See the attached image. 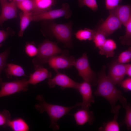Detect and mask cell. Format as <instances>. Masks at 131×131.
<instances>
[{"mask_svg": "<svg viewBox=\"0 0 131 131\" xmlns=\"http://www.w3.org/2000/svg\"><path fill=\"white\" fill-rule=\"evenodd\" d=\"M105 69V67H103L99 73L97 78L98 86L94 93L107 100L111 105V112L114 114H118L121 106L116 105L117 102L119 101L124 108L128 103L122 91L117 89L115 85L106 75Z\"/></svg>", "mask_w": 131, "mask_h": 131, "instance_id": "obj_1", "label": "cell"}, {"mask_svg": "<svg viewBox=\"0 0 131 131\" xmlns=\"http://www.w3.org/2000/svg\"><path fill=\"white\" fill-rule=\"evenodd\" d=\"M37 103L35 105L36 109L40 113L46 112L49 116L50 120L49 127L54 131L58 130L60 127L58 120L68 114L73 109L80 106V103L70 107L65 106L47 103L42 95H38L36 97Z\"/></svg>", "mask_w": 131, "mask_h": 131, "instance_id": "obj_2", "label": "cell"}, {"mask_svg": "<svg viewBox=\"0 0 131 131\" xmlns=\"http://www.w3.org/2000/svg\"><path fill=\"white\" fill-rule=\"evenodd\" d=\"M38 51L36 57L33 60L35 69L42 67L53 56L58 54H68L67 51L61 50L57 44L46 40L40 44L38 48Z\"/></svg>", "mask_w": 131, "mask_h": 131, "instance_id": "obj_3", "label": "cell"}, {"mask_svg": "<svg viewBox=\"0 0 131 131\" xmlns=\"http://www.w3.org/2000/svg\"><path fill=\"white\" fill-rule=\"evenodd\" d=\"M74 66L77 70L78 75L84 81L89 82L91 85L97 83V78L90 67L86 53H84L81 57L75 60Z\"/></svg>", "mask_w": 131, "mask_h": 131, "instance_id": "obj_4", "label": "cell"}, {"mask_svg": "<svg viewBox=\"0 0 131 131\" xmlns=\"http://www.w3.org/2000/svg\"><path fill=\"white\" fill-rule=\"evenodd\" d=\"M50 27L52 33L58 41L64 43L66 47H72V32L71 23L65 24L53 23Z\"/></svg>", "mask_w": 131, "mask_h": 131, "instance_id": "obj_5", "label": "cell"}, {"mask_svg": "<svg viewBox=\"0 0 131 131\" xmlns=\"http://www.w3.org/2000/svg\"><path fill=\"white\" fill-rule=\"evenodd\" d=\"M29 84L25 78L4 82L0 78V98L27 90Z\"/></svg>", "mask_w": 131, "mask_h": 131, "instance_id": "obj_6", "label": "cell"}, {"mask_svg": "<svg viewBox=\"0 0 131 131\" xmlns=\"http://www.w3.org/2000/svg\"><path fill=\"white\" fill-rule=\"evenodd\" d=\"M71 11L69 4L67 3L62 5L61 8L54 10H50L31 16L32 21H38L41 20H52L64 16L68 18L71 16Z\"/></svg>", "mask_w": 131, "mask_h": 131, "instance_id": "obj_7", "label": "cell"}, {"mask_svg": "<svg viewBox=\"0 0 131 131\" xmlns=\"http://www.w3.org/2000/svg\"><path fill=\"white\" fill-rule=\"evenodd\" d=\"M75 60L73 56H69L68 54H62L53 56L48 63L50 67L57 73L59 69H67L74 66Z\"/></svg>", "mask_w": 131, "mask_h": 131, "instance_id": "obj_8", "label": "cell"}, {"mask_svg": "<svg viewBox=\"0 0 131 131\" xmlns=\"http://www.w3.org/2000/svg\"><path fill=\"white\" fill-rule=\"evenodd\" d=\"M52 78L49 79L48 83L49 87L53 88L56 86H60L62 88H72L77 89L79 83L77 82L65 74L57 73Z\"/></svg>", "mask_w": 131, "mask_h": 131, "instance_id": "obj_9", "label": "cell"}, {"mask_svg": "<svg viewBox=\"0 0 131 131\" xmlns=\"http://www.w3.org/2000/svg\"><path fill=\"white\" fill-rule=\"evenodd\" d=\"M109 12L108 16L98 29L103 32L107 37L120 28L122 25L115 14L110 11Z\"/></svg>", "mask_w": 131, "mask_h": 131, "instance_id": "obj_10", "label": "cell"}, {"mask_svg": "<svg viewBox=\"0 0 131 131\" xmlns=\"http://www.w3.org/2000/svg\"><path fill=\"white\" fill-rule=\"evenodd\" d=\"M1 10L0 15V26L6 20L16 18L17 16V7L16 3L7 0H0Z\"/></svg>", "mask_w": 131, "mask_h": 131, "instance_id": "obj_11", "label": "cell"}, {"mask_svg": "<svg viewBox=\"0 0 131 131\" xmlns=\"http://www.w3.org/2000/svg\"><path fill=\"white\" fill-rule=\"evenodd\" d=\"M91 86L90 83L85 81L79 84L76 90L82 97V101L80 103L82 108H89L91 103L95 102Z\"/></svg>", "mask_w": 131, "mask_h": 131, "instance_id": "obj_12", "label": "cell"}, {"mask_svg": "<svg viewBox=\"0 0 131 131\" xmlns=\"http://www.w3.org/2000/svg\"><path fill=\"white\" fill-rule=\"evenodd\" d=\"M126 64L115 61L110 67L107 76L115 85L120 84L126 75Z\"/></svg>", "mask_w": 131, "mask_h": 131, "instance_id": "obj_13", "label": "cell"}, {"mask_svg": "<svg viewBox=\"0 0 131 131\" xmlns=\"http://www.w3.org/2000/svg\"><path fill=\"white\" fill-rule=\"evenodd\" d=\"M76 124L82 125L86 123L91 125L94 119L93 112L89 108H82L78 110L73 115Z\"/></svg>", "mask_w": 131, "mask_h": 131, "instance_id": "obj_14", "label": "cell"}, {"mask_svg": "<svg viewBox=\"0 0 131 131\" xmlns=\"http://www.w3.org/2000/svg\"><path fill=\"white\" fill-rule=\"evenodd\" d=\"M109 11L115 14L124 26L131 19V7L130 5H119L114 9Z\"/></svg>", "mask_w": 131, "mask_h": 131, "instance_id": "obj_15", "label": "cell"}, {"mask_svg": "<svg viewBox=\"0 0 131 131\" xmlns=\"http://www.w3.org/2000/svg\"><path fill=\"white\" fill-rule=\"evenodd\" d=\"M35 70L34 72L30 74L28 80L29 84L35 85L46 79L51 78V73L43 66L37 68Z\"/></svg>", "mask_w": 131, "mask_h": 131, "instance_id": "obj_16", "label": "cell"}, {"mask_svg": "<svg viewBox=\"0 0 131 131\" xmlns=\"http://www.w3.org/2000/svg\"><path fill=\"white\" fill-rule=\"evenodd\" d=\"M34 8L32 15H37L51 10L55 0H33Z\"/></svg>", "mask_w": 131, "mask_h": 131, "instance_id": "obj_17", "label": "cell"}, {"mask_svg": "<svg viewBox=\"0 0 131 131\" xmlns=\"http://www.w3.org/2000/svg\"><path fill=\"white\" fill-rule=\"evenodd\" d=\"M117 47L115 41L111 39H106L102 46L99 49V54L105 56L106 57H113L115 50Z\"/></svg>", "mask_w": 131, "mask_h": 131, "instance_id": "obj_18", "label": "cell"}, {"mask_svg": "<svg viewBox=\"0 0 131 131\" xmlns=\"http://www.w3.org/2000/svg\"><path fill=\"white\" fill-rule=\"evenodd\" d=\"M4 69L6 75L8 78L12 76L21 77L26 76L23 68L19 65L13 63L8 64Z\"/></svg>", "mask_w": 131, "mask_h": 131, "instance_id": "obj_19", "label": "cell"}, {"mask_svg": "<svg viewBox=\"0 0 131 131\" xmlns=\"http://www.w3.org/2000/svg\"><path fill=\"white\" fill-rule=\"evenodd\" d=\"M8 126L14 131H28L29 126L25 121L21 118L10 120Z\"/></svg>", "mask_w": 131, "mask_h": 131, "instance_id": "obj_20", "label": "cell"}, {"mask_svg": "<svg viewBox=\"0 0 131 131\" xmlns=\"http://www.w3.org/2000/svg\"><path fill=\"white\" fill-rule=\"evenodd\" d=\"M96 31L85 28L78 31L75 34V37L80 41L93 40Z\"/></svg>", "mask_w": 131, "mask_h": 131, "instance_id": "obj_21", "label": "cell"}, {"mask_svg": "<svg viewBox=\"0 0 131 131\" xmlns=\"http://www.w3.org/2000/svg\"><path fill=\"white\" fill-rule=\"evenodd\" d=\"M32 15L31 13L23 12L20 15V29L18 33L19 36H23L25 31L32 21Z\"/></svg>", "mask_w": 131, "mask_h": 131, "instance_id": "obj_22", "label": "cell"}, {"mask_svg": "<svg viewBox=\"0 0 131 131\" xmlns=\"http://www.w3.org/2000/svg\"><path fill=\"white\" fill-rule=\"evenodd\" d=\"M118 114L114 115L113 119L103 123L102 126L99 128V130L103 131H119L120 129L117 121Z\"/></svg>", "mask_w": 131, "mask_h": 131, "instance_id": "obj_23", "label": "cell"}, {"mask_svg": "<svg viewBox=\"0 0 131 131\" xmlns=\"http://www.w3.org/2000/svg\"><path fill=\"white\" fill-rule=\"evenodd\" d=\"M16 3L17 7L22 12L31 13L32 15L34 8L33 0H25Z\"/></svg>", "mask_w": 131, "mask_h": 131, "instance_id": "obj_24", "label": "cell"}, {"mask_svg": "<svg viewBox=\"0 0 131 131\" xmlns=\"http://www.w3.org/2000/svg\"><path fill=\"white\" fill-rule=\"evenodd\" d=\"M125 26V34L124 36H121L119 39L122 44L130 46L131 44V19Z\"/></svg>", "mask_w": 131, "mask_h": 131, "instance_id": "obj_25", "label": "cell"}, {"mask_svg": "<svg viewBox=\"0 0 131 131\" xmlns=\"http://www.w3.org/2000/svg\"><path fill=\"white\" fill-rule=\"evenodd\" d=\"M106 37L103 32L97 30L96 31L93 39L95 46L99 49L105 42Z\"/></svg>", "mask_w": 131, "mask_h": 131, "instance_id": "obj_26", "label": "cell"}, {"mask_svg": "<svg viewBox=\"0 0 131 131\" xmlns=\"http://www.w3.org/2000/svg\"><path fill=\"white\" fill-rule=\"evenodd\" d=\"M131 61V48L121 52L119 55L116 61L123 64L129 63Z\"/></svg>", "mask_w": 131, "mask_h": 131, "instance_id": "obj_27", "label": "cell"}, {"mask_svg": "<svg viewBox=\"0 0 131 131\" xmlns=\"http://www.w3.org/2000/svg\"><path fill=\"white\" fill-rule=\"evenodd\" d=\"M11 120V115L9 111L4 109L0 111V126L5 128L8 126Z\"/></svg>", "mask_w": 131, "mask_h": 131, "instance_id": "obj_28", "label": "cell"}, {"mask_svg": "<svg viewBox=\"0 0 131 131\" xmlns=\"http://www.w3.org/2000/svg\"><path fill=\"white\" fill-rule=\"evenodd\" d=\"M78 5L80 7L86 6L94 12L97 10L98 8L96 0H78Z\"/></svg>", "mask_w": 131, "mask_h": 131, "instance_id": "obj_29", "label": "cell"}, {"mask_svg": "<svg viewBox=\"0 0 131 131\" xmlns=\"http://www.w3.org/2000/svg\"><path fill=\"white\" fill-rule=\"evenodd\" d=\"M126 113L124 119L122 124L126 125L127 129L128 130L131 129V106L130 103H128L125 108Z\"/></svg>", "mask_w": 131, "mask_h": 131, "instance_id": "obj_30", "label": "cell"}, {"mask_svg": "<svg viewBox=\"0 0 131 131\" xmlns=\"http://www.w3.org/2000/svg\"><path fill=\"white\" fill-rule=\"evenodd\" d=\"M25 51L28 56L31 57L36 56L37 54L38 49L33 44L27 42L25 46Z\"/></svg>", "mask_w": 131, "mask_h": 131, "instance_id": "obj_31", "label": "cell"}, {"mask_svg": "<svg viewBox=\"0 0 131 131\" xmlns=\"http://www.w3.org/2000/svg\"><path fill=\"white\" fill-rule=\"evenodd\" d=\"M9 53V49L0 53V76L2 71L6 66V62Z\"/></svg>", "mask_w": 131, "mask_h": 131, "instance_id": "obj_32", "label": "cell"}, {"mask_svg": "<svg viewBox=\"0 0 131 131\" xmlns=\"http://www.w3.org/2000/svg\"><path fill=\"white\" fill-rule=\"evenodd\" d=\"M122 0H105L106 7L109 10H112L119 5Z\"/></svg>", "mask_w": 131, "mask_h": 131, "instance_id": "obj_33", "label": "cell"}, {"mask_svg": "<svg viewBox=\"0 0 131 131\" xmlns=\"http://www.w3.org/2000/svg\"><path fill=\"white\" fill-rule=\"evenodd\" d=\"M121 86L126 91L131 90V78H128L123 80L120 83Z\"/></svg>", "mask_w": 131, "mask_h": 131, "instance_id": "obj_34", "label": "cell"}, {"mask_svg": "<svg viewBox=\"0 0 131 131\" xmlns=\"http://www.w3.org/2000/svg\"><path fill=\"white\" fill-rule=\"evenodd\" d=\"M11 34L10 32L8 31L0 30V47L1 46L3 42Z\"/></svg>", "mask_w": 131, "mask_h": 131, "instance_id": "obj_35", "label": "cell"}, {"mask_svg": "<svg viewBox=\"0 0 131 131\" xmlns=\"http://www.w3.org/2000/svg\"><path fill=\"white\" fill-rule=\"evenodd\" d=\"M126 74L129 77H131V64L128 63L126 64Z\"/></svg>", "mask_w": 131, "mask_h": 131, "instance_id": "obj_36", "label": "cell"}, {"mask_svg": "<svg viewBox=\"0 0 131 131\" xmlns=\"http://www.w3.org/2000/svg\"><path fill=\"white\" fill-rule=\"evenodd\" d=\"M10 1H14L16 3L18 2H21L22 1H23L25 0H9Z\"/></svg>", "mask_w": 131, "mask_h": 131, "instance_id": "obj_37", "label": "cell"}, {"mask_svg": "<svg viewBox=\"0 0 131 131\" xmlns=\"http://www.w3.org/2000/svg\"></svg>", "mask_w": 131, "mask_h": 131, "instance_id": "obj_38", "label": "cell"}, {"mask_svg": "<svg viewBox=\"0 0 131 131\" xmlns=\"http://www.w3.org/2000/svg\"></svg>", "mask_w": 131, "mask_h": 131, "instance_id": "obj_39", "label": "cell"}]
</instances>
